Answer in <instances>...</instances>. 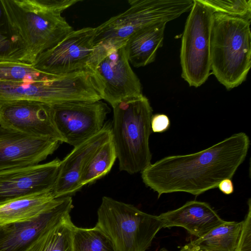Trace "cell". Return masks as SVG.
<instances>
[{"label": "cell", "instance_id": "ba28073f", "mask_svg": "<svg viewBox=\"0 0 251 251\" xmlns=\"http://www.w3.org/2000/svg\"><path fill=\"white\" fill-rule=\"evenodd\" d=\"M183 32L180 52L181 76L198 87L211 71L210 43L214 11L200 0H193Z\"/></svg>", "mask_w": 251, "mask_h": 251}, {"label": "cell", "instance_id": "ac0fdd59", "mask_svg": "<svg viewBox=\"0 0 251 251\" xmlns=\"http://www.w3.org/2000/svg\"><path fill=\"white\" fill-rule=\"evenodd\" d=\"M52 191L23 196L0 204V226L32 220L57 202Z\"/></svg>", "mask_w": 251, "mask_h": 251}, {"label": "cell", "instance_id": "8fae6325", "mask_svg": "<svg viewBox=\"0 0 251 251\" xmlns=\"http://www.w3.org/2000/svg\"><path fill=\"white\" fill-rule=\"evenodd\" d=\"M51 107L54 122L64 142L73 147L99 131L110 112L101 100L66 101Z\"/></svg>", "mask_w": 251, "mask_h": 251}, {"label": "cell", "instance_id": "5b68a950", "mask_svg": "<svg viewBox=\"0 0 251 251\" xmlns=\"http://www.w3.org/2000/svg\"><path fill=\"white\" fill-rule=\"evenodd\" d=\"M97 214L95 226L110 239L117 251H146L163 227L158 216L106 196Z\"/></svg>", "mask_w": 251, "mask_h": 251}, {"label": "cell", "instance_id": "d6986e66", "mask_svg": "<svg viewBox=\"0 0 251 251\" xmlns=\"http://www.w3.org/2000/svg\"><path fill=\"white\" fill-rule=\"evenodd\" d=\"M166 23H157L141 28L127 40L129 62L134 67H144L153 62L163 43Z\"/></svg>", "mask_w": 251, "mask_h": 251}, {"label": "cell", "instance_id": "7a4b0ae2", "mask_svg": "<svg viewBox=\"0 0 251 251\" xmlns=\"http://www.w3.org/2000/svg\"><path fill=\"white\" fill-rule=\"evenodd\" d=\"M81 1L1 0L11 31L24 51L25 63L32 64L74 30L62 13Z\"/></svg>", "mask_w": 251, "mask_h": 251}, {"label": "cell", "instance_id": "277c9868", "mask_svg": "<svg viewBox=\"0 0 251 251\" xmlns=\"http://www.w3.org/2000/svg\"><path fill=\"white\" fill-rule=\"evenodd\" d=\"M251 21L214 13L211 36V71L230 90L241 84L251 67Z\"/></svg>", "mask_w": 251, "mask_h": 251}, {"label": "cell", "instance_id": "52a82bcc", "mask_svg": "<svg viewBox=\"0 0 251 251\" xmlns=\"http://www.w3.org/2000/svg\"><path fill=\"white\" fill-rule=\"evenodd\" d=\"M98 97L96 81L92 73L87 70L53 75L44 81H0V103L33 100L54 104L71 101H95Z\"/></svg>", "mask_w": 251, "mask_h": 251}, {"label": "cell", "instance_id": "484cf974", "mask_svg": "<svg viewBox=\"0 0 251 251\" xmlns=\"http://www.w3.org/2000/svg\"><path fill=\"white\" fill-rule=\"evenodd\" d=\"M214 13H220L232 17L251 19V0H200Z\"/></svg>", "mask_w": 251, "mask_h": 251}, {"label": "cell", "instance_id": "d4e9b609", "mask_svg": "<svg viewBox=\"0 0 251 251\" xmlns=\"http://www.w3.org/2000/svg\"><path fill=\"white\" fill-rule=\"evenodd\" d=\"M24 62L23 50L10 28L0 1V61Z\"/></svg>", "mask_w": 251, "mask_h": 251}, {"label": "cell", "instance_id": "e0dca14e", "mask_svg": "<svg viewBox=\"0 0 251 251\" xmlns=\"http://www.w3.org/2000/svg\"><path fill=\"white\" fill-rule=\"evenodd\" d=\"M158 216L163 227H181L198 238L225 222L208 203L197 201H187Z\"/></svg>", "mask_w": 251, "mask_h": 251}, {"label": "cell", "instance_id": "4dcf8cb0", "mask_svg": "<svg viewBox=\"0 0 251 251\" xmlns=\"http://www.w3.org/2000/svg\"><path fill=\"white\" fill-rule=\"evenodd\" d=\"M167 251V250H165V249H163V250H161V251Z\"/></svg>", "mask_w": 251, "mask_h": 251}, {"label": "cell", "instance_id": "8992f818", "mask_svg": "<svg viewBox=\"0 0 251 251\" xmlns=\"http://www.w3.org/2000/svg\"><path fill=\"white\" fill-rule=\"evenodd\" d=\"M129 7L96 27L94 46L105 49L126 42L135 32L175 20L189 11L193 0H129Z\"/></svg>", "mask_w": 251, "mask_h": 251}, {"label": "cell", "instance_id": "3957f363", "mask_svg": "<svg viewBox=\"0 0 251 251\" xmlns=\"http://www.w3.org/2000/svg\"><path fill=\"white\" fill-rule=\"evenodd\" d=\"M112 140L119 169L130 175L141 172L151 163L149 146L153 110L144 95L127 98L112 106Z\"/></svg>", "mask_w": 251, "mask_h": 251}, {"label": "cell", "instance_id": "9a60e30c", "mask_svg": "<svg viewBox=\"0 0 251 251\" xmlns=\"http://www.w3.org/2000/svg\"><path fill=\"white\" fill-rule=\"evenodd\" d=\"M61 160L0 171V204L31 194L52 191Z\"/></svg>", "mask_w": 251, "mask_h": 251}, {"label": "cell", "instance_id": "f1b7e54d", "mask_svg": "<svg viewBox=\"0 0 251 251\" xmlns=\"http://www.w3.org/2000/svg\"><path fill=\"white\" fill-rule=\"evenodd\" d=\"M219 189L225 195H230L234 192V185L231 178L221 181L218 185Z\"/></svg>", "mask_w": 251, "mask_h": 251}, {"label": "cell", "instance_id": "4fadbf2b", "mask_svg": "<svg viewBox=\"0 0 251 251\" xmlns=\"http://www.w3.org/2000/svg\"><path fill=\"white\" fill-rule=\"evenodd\" d=\"M55 140L30 136L0 124V171L38 164L59 147Z\"/></svg>", "mask_w": 251, "mask_h": 251}, {"label": "cell", "instance_id": "f546056e", "mask_svg": "<svg viewBox=\"0 0 251 251\" xmlns=\"http://www.w3.org/2000/svg\"><path fill=\"white\" fill-rule=\"evenodd\" d=\"M180 251H201L196 249L191 242L183 246Z\"/></svg>", "mask_w": 251, "mask_h": 251}, {"label": "cell", "instance_id": "4316f807", "mask_svg": "<svg viewBox=\"0 0 251 251\" xmlns=\"http://www.w3.org/2000/svg\"><path fill=\"white\" fill-rule=\"evenodd\" d=\"M248 210L243 221L235 251H251V201L249 199Z\"/></svg>", "mask_w": 251, "mask_h": 251}, {"label": "cell", "instance_id": "6da1fadb", "mask_svg": "<svg viewBox=\"0 0 251 251\" xmlns=\"http://www.w3.org/2000/svg\"><path fill=\"white\" fill-rule=\"evenodd\" d=\"M250 143L248 135L241 132L195 153L165 157L141 172L143 182L158 198L175 192L200 195L233 176Z\"/></svg>", "mask_w": 251, "mask_h": 251}, {"label": "cell", "instance_id": "5bb4252c", "mask_svg": "<svg viewBox=\"0 0 251 251\" xmlns=\"http://www.w3.org/2000/svg\"><path fill=\"white\" fill-rule=\"evenodd\" d=\"M73 208L71 196L59 197L45 213L29 221L0 226V251H27L39 236L68 217Z\"/></svg>", "mask_w": 251, "mask_h": 251}, {"label": "cell", "instance_id": "7c38bea8", "mask_svg": "<svg viewBox=\"0 0 251 251\" xmlns=\"http://www.w3.org/2000/svg\"><path fill=\"white\" fill-rule=\"evenodd\" d=\"M0 124L25 134L64 142L54 122L51 104L33 100L0 103Z\"/></svg>", "mask_w": 251, "mask_h": 251}, {"label": "cell", "instance_id": "cb8c5ba5", "mask_svg": "<svg viewBox=\"0 0 251 251\" xmlns=\"http://www.w3.org/2000/svg\"><path fill=\"white\" fill-rule=\"evenodd\" d=\"M53 75L35 69L32 64L0 61V81H44L50 79Z\"/></svg>", "mask_w": 251, "mask_h": 251}, {"label": "cell", "instance_id": "9c48e42d", "mask_svg": "<svg viewBox=\"0 0 251 251\" xmlns=\"http://www.w3.org/2000/svg\"><path fill=\"white\" fill-rule=\"evenodd\" d=\"M126 43L94 49L88 64L100 85L102 99L112 106L127 98L143 95L140 80L128 59Z\"/></svg>", "mask_w": 251, "mask_h": 251}, {"label": "cell", "instance_id": "7402d4cb", "mask_svg": "<svg viewBox=\"0 0 251 251\" xmlns=\"http://www.w3.org/2000/svg\"><path fill=\"white\" fill-rule=\"evenodd\" d=\"M117 158L112 139L95 153L85 169L81 179L83 187L91 184L107 175Z\"/></svg>", "mask_w": 251, "mask_h": 251}, {"label": "cell", "instance_id": "30bf717a", "mask_svg": "<svg viewBox=\"0 0 251 251\" xmlns=\"http://www.w3.org/2000/svg\"><path fill=\"white\" fill-rule=\"evenodd\" d=\"M95 34L96 27L74 30L54 47L38 55L32 65L40 71L55 75L90 70L88 64L94 50Z\"/></svg>", "mask_w": 251, "mask_h": 251}, {"label": "cell", "instance_id": "603a6c76", "mask_svg": "<svg viewBox=\"0 0 251 251\" xmlns=\"http://www.w3.org/2000/svg\"><path fill=\"white\" fill-rule=\"evenodd\" d=\"M72 251H117L110 239L96 226L91 228L75 226Z\"/></svg>", "mask_w": 251, "mask_h": 251}, {"label": "cell", "instance_id": "2e32d148", "mask_svg": "<svg viewBox=\"0 0 251 251\" xmlns=\"http://www.w3.org/2000/svg\"><path fill=\"white\" fill-rule=\"evenodd\" d=\"M112 139V123L107 122L97 133L74 147L61 160L56 180L52 192L55 198L71 196L82 186L84 172L97 151Z\"/></svg>", "mask_w": 251, "mask_h": 251}, {"label": "cell", "instance_id": "ffe728a7", "mask_svg": "<svg viewBox=\"0 0 251 251\" xmlns=\"http://www.w3.org/2000/svg\"><path fill=\"white\" fill-rule=\"evenodd\" d=\"M241 226L242 222L225 221L191 243L201 251H235Z\"/></svg>", "mask_w": 251, "mask_h": 251}, {"label": "cell", "instance_id": "83f0119b", "mask_svg": "<svg viewBox=\"0 0 251 251\" xmlns=\"http://www.w3.org/2000/svg\"><path fill=\"white\" fill-rule=\"evenodd\" d=\"M171 122L169 117L164 114L153 115L151 118V131L154 133H162L169 128Z\"/></svg>", "mask_w": 251, "mask_h": 251}, {"label": "cell", "instance_id": "44dd1931", "mask_svg": "<svg viewBox=\"0 0 251 251\" xmlns=\"http://www.w3.org/2000/svg\"><path fill=\"white\" fill-rule=\"evenodd\" d=\"M75 226L68 217L42 233L27 251H72Z\"/></svg>", "mask_w": 251, "mask_h": 251}]
</instances>
